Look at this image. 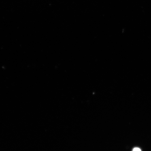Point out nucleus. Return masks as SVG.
Masks as SVG:
<instances>
[{"label":"nucleus","mask_w":151,"mask_h":151,"mask_svg":"<svg viewBox=\"0 0 151 151\" xmlns=\"http://www.w3.org/2000/svg\"><path fill=\"white\" fill-rule=\"evenodd\" d=\"M132 151H142V150L140 148H138V147H135L132 150Z\"/></svg>","instance_id":"1"}]
</instances>
